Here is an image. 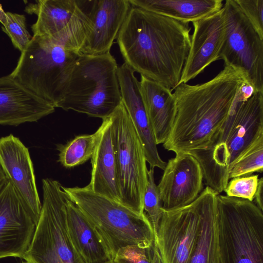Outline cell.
Returning <instances> with one entry per match:
<instances>
[{"mask_svg": "<svg viewBox=\"0 0 263 263\" xmlns=\"http://www.w3.org/2000/svg\"><path fill=\"white\" fill-rule=\"evenodd\" d=\"M191 30L188 23L132 6L117 40L124 63L172 90L189 53Z\"/></svg>", "mask_w": 263, "mask_h": 263, "instance_id": "1", "label": "cell"}, {"mask_svg": "<svg viewBox=\"0 0 263 263\" xmlns=\"http://www.w3.org/2000/svg\"><path fill=\"white\" fill-rule=\"evenodd\" d=\"M231 66L201 84H179L174 90L176 114L163 147L175 154L205 149L228 116L244 82Z\"/></svg>", "mask_w": 263, "mask_h": 263, "instance_id": "2", "label": "cell"}, {"mask_svg": "<svg viewBox=\"0 0 263 263\" xmlns=\"http://www.w3.org/2000/svg\"><path fill=\"white\" fill-rule=\"evenodd\" d=\"M230 111L233 121L227 134L205 149L188 153L200 163L206 186L218 194L230 180L232 165L263 135V92H255L245 102L234 100Z\"/></svg>", "mask_w": 263, "mask_h": 263, "instance_id": "3", "label": "cell"}, {"mask_svg": "<svg viewBox=\"0 0 263 263\" xmlns=\"http://www.w3.org/2000/svg\"><path fill=\"white\" fill-rule=\"evenodd\" d=\"M63 189L86 217L112 260L121 249L133 246L148 247L155 241L154 230L145 213L138 214L120 202L98 194L88 185Z\"/></svg>", "mask_w": 263, "mask_h": 263, "instance_id": "4", "label": "cell"}, {"mask_svg": "<svg viewBox=\"0 0 263 263\" xmlns=\"http://www.w3.org/2000/svg\"><path fill=\"white\" fill-rule=\"evenodd\" d=\"M118 68L110 52L81 54L55 107L102 119L109 117L122 102Z\"/></svg>", "mask_w": 263, "mask_h": 263, "instance_id": "5", "label": "cell"}, {"mask_svg": "<svg viewBox=\"0 0 263 263\" xmlns=\"http://www.w3.org/2000/svg\"><path fill=\"white\" fill-rule=\"evenodd\" d=\"M80 55L55 35H33L9 74L55 108Z\"/></svg>", "mask_w": 263, "mask_h": 263, "instance_id": "6", "label": "cell"}, {"mask_svg": "<svg viewBox=\"0 0 263 263\" xmlns=\"http://www.w3.org/2000/svg\"><path fill=\"white\" fill-rule=\"evenodd\" d=\"M223 263H263V213L253 201L218 195Z\"/></svg>", "mask_w": 263, "mask_h": 263, "instance_id": "7", "label": "cell"}, {"mask_svg": "<svg viewBox=\"0 0 263 263\" xmlns=\"http://www.w3.org/2000/svg\"><path fill=\"white\" fill-rule=\"evenodd\" d=\"M43 202L34 234L23 259L30 263H82L67 227V195L57 180H42Z\"/></svg>", "mask_w": 263, "mask_h": 263, "instance_id": "8", "label": "cell"}, {"mask_svg": "<svg viewBox=\"0 0 263 263\" xmlns=\"http://www.w3.org/2000/svg\"><path fill=\"white\" fill-rule=\"evenodd\" d=\"M109 117L120 202L143 214L148 180L143 146L122 102Z\"/></svg>", "mask_w": 263, "mask_h": 263, "instance_id": "9", "label": "cell"}, {"mask_svg": "<svg viewBox=\"0 0 263 263\" xmlns=\"http://www.w3.org/2000/svg\"><path fill=\"white\" fill-rule=\"evenodd\" d=\"M226 36L219 56L251 84L263 92V39L243 14L235 0L223 3Z\"/></svg>", "mask_w": 263, "mask_h": 263, "instance_id": "10", "label": "cell"}, {"mask_svg": "<svg viewBox=\"0 0 263 263\" xmlns=\"http://www.w3.org/2000/svg\"><path fill=\"white\" fill-rule=\"evenodd\" d=\"M203 200L202 191L187 205L162 209L155 240L162 263H190L199 233Z\"/></svg>", "mask_w": 263, "mask_h": 263, "instance_id": "11", "label": "cell"}, {"mask_svg": "<svg viewBox=\"0 0 263 263\" xmlns=\"http://www.w3.org/2000/svg\"><path fill=\"white\" fill-rule=\"evenodd\" d=\"M0 165L37 224L42 203L28 148L12 134L0 138Z\"/></svg>", "mask_w": 263, "mask_h": 263, "instance_id": "12", "label": "cell"}, {"mask_svg": "<svg viewBox=\"0 0 263 263\" xmlns=\"http://www.w3.org/2000/svg\"><path fill=\"white\" fill-rule=\"evenodd\" d=\"M203 176L200 163L188 153H179L168 160L157 185L162 209L187 205L202 191Z\"/></svg>", "mask_w": 263, "mask_h": 263, "instance_id": "13", "label": "cell"}, {"mask_svg": "<svg viewBox=\"0 0 263 263\" xmlns=\"http://www.w3.org/2000/svg\"><path fill=\"white\" fill-rule=\"evenodd\" d=\"M35 228V223L8 180L0 192V259L23 258Z\"/></svg>", "mask_w": 263, "mask_h": 263, "instance_id": "14", "label": "cell"}, {"mask_svg": "<svg viewBox=\"0 0 263 263\" xmlns=\"http://www.w3.org/2000/svg\"><path fill=\"white\" fill-rule=\"evenodd\" d=\"M192 24L194 30L190 49L178 85L187 83L219 60L224 41L226 24L223 8Z\"/></svg>", "mask_w": 263, "mask_h": 263, "instance_id": "15", "label": "cell"}, {"mask_svg": "<svg viewBox=\"0 0 263 263\" xmlns=\"http://www.w3.org/2000/svg\"><path fill=\"white\" fill-rule=\"evenodd\" d=\"M134 71L124 63L118 66L117 76L122 102L130 118L143 146L150 167L164 170L166 162L160 157L153 128L142 99L140 82Z\"/></svg>", "mask_w": 263, "mask_h": 263, "instance_id": "16", "label": "cell"}, {"mask_svg": "<svg viewBox=\"0 0 263 263\" xmlns=\"http://www.w3.org/2000/svg\"><path fill=\"white\" fill-rule=\"evenodd\" d=\"M131 6L128 0H91V29L80 53L99 55L110 52Z\"/></svg>", "mask_w": 263, "mask_h": 263, "instance_id": "17", "label": "cell"}, {"mask_svg": "<svg viewBox=\"0 0 263 263\" xmlns=\"http://www.w3.org/2000/svg\"><path fill=\"white\" fill-rule=\"evenodd\" d=\"M55 107L10 74L0 77V125L18 126L37 122Z\"/></svg>", "mask_w": 263, "mask_h": 263, "instance_id": "18", "label": "cell"}, {"mask_svg": "<svg viewBox=\"0 0 263 263\" xmlns=\"http://www.w3.org/2000/svg\"><path fill=\"white\" fill-rule=\"evenodd\" d=\"M102 130L91 158V178L87 185L95 193L120 202L111 120L102 119Z\"/></svg>", "mask_w": 263, "mask_h": 263, "instance_id": "19", "label": "cell"}, {"mask_svg": "<svg viewBox=\"0 0 263 263\" xmlns=\"http://www.w3.org/2000/svg\"><path fill=\"white\" fill-rule=\"evenodd\" d=\"M66 211L68 235L82 263H107L112 260L86 217L67 195Z\"/></svg>", "mask_w": 263, "mask_h": 263, "instance_id": "20", "label": "cell"}, {"mask_svg": "<svg viewBox=\"0 0 263 263\" xmlns=\"http://www.w3.org/2000/svg\"><path fill=\"white\" fill-rule=\"evenodd\" d=\"M202 193L200 228L190 263H223L217 207L219 194L208 186Z\"/></svg>", "mask_w": 263, "mask_h": 263, "instance_id": "21", "label": "cell"}, {"mask_svg": "<svg viewBox=\"0 0 263 263\" xmlns=\"http://www.w3.org/2000/svg\"><path fill=\"white\" fill-rule=\"evenodd\" d=\"M140 86L146 111L157 145L166 139L176 114V101L172 90L140 75Z\"/></svg>", "mask_w": 263, "mask_h": 263, "instance_id": "22", "label": "cell"}, {"mask_svg": "<svg viewBox=\"0 0 263 263\" xmlns=\"http://www.w3.org/2000/svg\"><path fill=\"white\" fill-rule=\"evenodd\" d=\"M79 10L78 0H36L24 11L37 16L31 25L33 35L51 36L64 30Z\"/></svg>", "mask_w": 263, "mask_h": 263, "instance_id": "23", "label": "cell"}, {"mask_svg": "<svg viewBox=\"0 0 263 263\" xmlns=\"http://www.w3.org/2000/svg\"><path fill=\"white\" fill-rule=\"evenodd\" d=\"M133 6L181 22H194L220 11L222 0H129Z\"/></svg>", "mask_w": 263, "mask_h": 263, "instance_id": "24", "label": "cell"}, {"mask_svg": "<svg viewBox=\"0 0 263 263\" xmlns=\"http://www.w3.org/2000/svg\"><path fill=\"white\" fill-rule=\"evenodd\" d=\"M101 125L92 134L78 136L64 145L58 146L59 160L63 166L71 168L91 159L101 135Z\"/></svg>", "mask_w": 263, "mask_h": 263, "instance_id": "25", "label": "cell"}, {"mask_svg": "<svg viewBox=\"0 0 263 263\" xmlns=\"http://www.w3.org/2000/svg\"><path fill=\"white\" fill-rule=\"evenodd\" d=\"M263 171V135L232 165L229 172V179L249 176Z\"/></svg>", "mask_w": 263, "mask_h": 263, "instance_id": "26", "label": "cell"}, {"mask_svg": "<svg viewBox=\"0 0 263 263\" xmlns=\"http://www.w3.org/2000/svg\"><path fill=\"white\" fill-rule=\"evenodd\" d=\"M148 180L143 198L144 213L148 219L154 230L155 240L159 224L163 210L158 186L154 179V168L148 170Z\"/></svg>", "mask_w": 263, "mask_h": 263, "instance_id": "27", "label": "cell"}, {"mask_svg": "<svg viewBox=\"0 0 263 263\" xmlns=\"http://www.w3.org/2000/svg\"><path fill=\"white\" fill-rule=\"evenodd\" d=\"M7 21L2 29L10 39L13 46L21 52L32 39L27 28L26 18L24 14L6 12Z\"/></svg>", "mask_w": 263, "mask_h": 263, "instance_id": "28", "label": "cell"}, {"mask_svg": "<svg viewBox=\"0 0 263 263\" xmlns=\"http://www.w3.org/2000/svg\"><path fill=\"white\" fill-rule=\"evenodd\" d=\"M113 261L116 263H162L155 241L148 247L133 246L121 249Z\"/></svg>", "mask_w": 263, "mask_h": 263, "instance_id": "29", "label": "cell"}, {"mask_svg": "<svg viewBox=\"0 0 263 263\" xmlns=\"http://www.w3.org/2000/svg\"><path fill=\"white\" fill-rule=\"evenodd\" d=\"M258 179V175L231 179L223 191L227 196L253 201Z\"/></svg>", "mask_w": 263, "mask_h": 263, "instance_id": "30", "label": "cell"}, {"mask_svg": "<svg viewBox=\"0 0 263 263\" xmlns=\"http://www.w3.org/2000/svg\"><path fill=\"white\" fill-rule=\"evenodd\" d=\"M235 2L263 39V0H235Z\"/></svg>", "mask_w": 263, "mask_h": 263, "instance_id": "31", "label": "cell"}, {"mask_svg": "<svg viewBox=\"0 0 263 263\" xmlns=\"http://www.w3.org/2000/svg\"><path fill=\"white\" fill-rule=\"evenodd\" d=\"M255 92L253 86L244 81L239 87L234 101L245 102L251 98Z\"/></svg>", "mask_w": 263, "mask_h": 263, "instance_id": "32", "label": "cell"}, {"mask_svg": "<svg viewBox=\"0 0 263 263\" xmlns=\"http://www.w3.org/2000/svg\"><path fill=\"white\" fill-rule=\"evenodd\" d=\"M263 178L258 179L257 187L254 196L255 204L261 210L263 211Z\"/></svg>", "mask_w": 263, "mask_h": 263, "instance_id": "33", "label": "cell"}, {"mask_svg": "<svg viewBox=\"0 0 263 263\" xmlns=\"http://www.w3.org/2000/svg\"><path fill=\"white\" fill-rule=\"evenodd\" d=\"M8 180L0 165V192L6 185Z\"/></svg>", "mask_w": 263, "mask_h": 263, "instance_id": "34", "label": "cell"}, {"mask_svg": "<svg viewBox=\"0 0 263 263\" xmlns=\"http://www.w3.org/2000/svg\"><path fill=\"white\" fill-rule=\"evenodd\" d=\"M7 21L6 12L3 9L2 6L0 3V22L3 26L5 25Z\"/></svg>", "mask_w": 263, "mask_h": 263, "instance_id": "35", "label": "cell"}, {"mask_svg": "<svg viewBox=\"0 0 263 263\" xmlns=\"http://www.w3.org/2000/svg\"><path fill=\"white\" fill-rule=\"evenodd\" d=\"M107 263H116V262H114L113 260H111V261H109V262H107Z\"/></svg>", "mask_w": 263, "mask_h": 263, "instance_id": "36", "label": "cell"}, {"mask_svg": "<svg viewBox=\"0 0 263 263\" xmlns=\"http://www.w3.org/2000/svg\"><path fill=\"white\" fill-rule=\"evenodd\" d=\"M22 263H30V262H28V261H25V262H22Z\"/></svg>", "mask_w": 263, "mask_h": 263, "instance_id": "37", "label": "cell"}]
</instances>
